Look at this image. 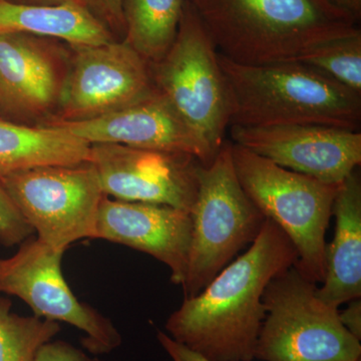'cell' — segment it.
Wrapping results in <instances>:
<instances>
[{
    "instance_id": "ac0fdd59",
    "label": "cell",
    "mask_w": 361,
    "mask_h": 361,
    "mask_svg": "<svg viewBox=\"0 0 361 361\" xmlns=\"http://www.w3.org/2000/svg\"><path fill=\"white\" fill-rule=\"evenodd\" d=\"M90 151L89 142L59 126L30 127L0 118V175L39 166L87 163Z\"/></svg>"
},
{
    "instance_id": "8fae6325",
    "label": "cell",
    "mask_w": 361,
    "mask_h": 361,
    "mask_svg": "<svg viewBox=\"0 0 361 361\" xmlns=\"http://www.w3.org/2000/svg\"><path fill=\"white\" fill-rule=\"evenodd\" d=\"M89 163L104 195L116 200L157 204L189 213L196 201L202 164L193 156L94 144Z\"/></svg>"
},
{
    "instance_id": "5bb4252c",
    "label": "cell",
    "mask_w": 361,
    "mask_h": 361,
    "mask_svg": "<svg viewBox=\"0 0 361 361\" xmlns=\"http://www.w3.org/2000/svg\"><path fill=\"white\" fill-rule=\"evenodd\" d=\"M49 39L0 35V118L25 125L59 108L68 63L65 51Z\"/></svg>"
},
{
    "instance_id": "cb8c5ba5",
    "label": "cell",
    "mask_w": 361,
    "mask_h": 361,
    "mask_svg": "<svg viewBox=\"0 0 361 361\" xmlns=\"http://www.w3.org/2000/svg\"><path fill=\"white\" fill-rule=\"evenodd\" d=\"M35 361H92V358L66 341H49L40 348Z\"/></svg>"
},
{
    "instance_id": "30bf717a",
    "label": "cell",
    "mask_w": 361,
    "mask_h": 361,
    "mask_svg": "<svg viewBox=\"0 0 361 361\" xmlns=\"http://www.w3.org/2000/svg\"><path fill=\"white\" fill-rule=\"evenodd\" d=\"M71 49L58 121L78 122L106 115L155 90L149 61L125 40Z\"/></svg>"
},
{
    "instance_id": "83f0119b",
    "label": "cell",
    "mask_w": 361,
    "mask_h": 361,
    "mask_svg": "<svg viewBox=\"0 0 361 361\" xmlns=\"http://www.w3.org/2000/svg\"><path fill=\"white\" fill-rule=\"evenodd\" d=\"M13 1L23 4H32V6H54L66 4V2H78V0H13Z\"/></svg>"
},
{
    "instance_id": "9a60e30c",
    "label": "cell",
    "mask_w": 361,
    "mask_h": 361,
    "mask_svg": "<svg viewBox=\"0 0 361 361\" xmlns=\"http://www.w3.org/2000/svg\"><path fill=\"white\" fill-rule=\"evenodd\" d=\"M192 219L173 207L110 200L104 197L97 214L96 237L148 254L167 266L173 283L186 277Z\"/></svg>"
},
{
    "instance_id": "ffe728a7",
    "label": "cell",
    "mask_w": 361,
    "mask_h": 361,
    "mask_svg": "<svg viewBox=\"0 0 361 361\" xmlns=\"http://www.w3.org/2000/svg\"><path fill=\"white\" fill-rule=\"evenodd\" d=\"M59 331V322L16 314L11 301L0 297V361H35L40 348Z\"/></svg>"
},
{
    "instance_id": "6da1fadb",
    "label": "cell",
    "mask_w": 361,
    "mask_h": 361,
    "mask_svg": "<svg viewBox=\"0 0 361 361\" xmlns=\"http://www.w3.org/2000/svg\"><path fill=\"white\" fill-rule=\"evenodd\" d=\"M296 262L290 240L266 219L245 253L198 294L185 297L166 322L168 336L212 360L253 361L266 314V287Z\"/></svg>"
},
{
    "instance_id": "44dd1931",
    "label": "cell",
    "mask_w": 361,
    "mask_h": 361,
    "mask_svg": "<svg viewBox=\"0 0 361 361\" xmlns=\"http://www.w3.org/2000/svg\"><path fill=\"white\" fill-rule=\"evenodd\" d=\"M296 61L324 73L361 94V32L327 40L304 52Z\"/></svg>"
},
{
    "instance_id": "5b68a950",
    "label": "cell",
    "mask_w": 361,
    "mask_h": 361,
    "mask_svg": "<svg viewBox=\"0 0 361 361\" xmlns=\"http://www.w3.org/2000/svg\"><path fill=\"white\" fill-rule=\"evenodd\" d=\"M192 234L185 297L213 279L244 247L257 238L266 218L240 184L232 142L224 141L212 163L199 170V187L191 212Z\"/></svg>"
},
{
    "instance_id": "f1b7e54d",
    "label": "cell",
    "mask_w": 361,
    "mask_h": 361,
    "mask_svg": "<svg viewBox=\"0 0 361 361\" xmlns=\"http://www.w3.org/2000/svg\"><path fill=\"white\" fill-rule=\"evenodd\" d=\"M11 1H13V0H11Z\"/></svg>"
},
{
    "instance_id": "4fadbf2b",
    "label": "cell",
    "mask_w": 361,
    "mask_h": 361,
    "mask_svg": "<svg viewBox=\"0 0 361 361\" xmlns=\"http://www.w3.org/2000/svg\"><path fill=\"white\" fill-rule=\"evenodd\" d=\"M47 123L63 128L90 145L118 144L187 154L204 166L210 165L217 155L156 87L141 101L106 115L78 122L52 120Z\"/></svg>"
},
{
    "instance_id": "d4e9b609",
    "label": "cell",
    "mask_w": 361,
    "mask_h": 361,
    "mask_svg": "<svg viewBox=\"0 0 361 361\" xmlns=\"http://www.w3.org/2000/svg\"><path fill=\"white\" fill-rule=\"evenodd\" d=\"M157 339L173 361H215L174 341L166 332L158 331Z\"/></svg>"
},
{
    "instance_id": "7c38bea8",
    "label": "cell",
    "mask_w": 361,
    "mask_h": 361,
    "mask_svg": "<svg viewBox=\"0 0 361 361\" xmlns=\"http://www.w3.org/2000/svg\"><path fill=\"white\" fill-rule=\"evenodd\" d=\"M234 144L281 167L339 185L361 164V133L322 125L230 126Z\"/></svg>"
},
{
    "instance_id": "7402d4cb",
    "label": "cell",
    "mask_w": 361,
    "mask_h": 361,
    "mask_svg": "<svg viewBox=\"0 0 361 361\" xmlns=\"http://www.w3.org/2000/svg\"><path fill=\"white\" fill-rule=\"evenodd\" d=\"M33 232L0 180V245H18L30 238Z\"/></svg>"
},
{
    "instance_id": "2e32d148",
    "label": "cell",
    "mask_w": 361,
    "mask_h": 361,
    "mask_svg": "<svg viewBox=\"0 0 361 361\" xmlns=\"http://www.w3.org/2000/svg\"><path fill=\"white\" fill-rule=\"evenodd\" d=\"M332 215L336 233L325 252V274L317 295L338 308L361 298V179L355 170L339 185Z\"/></svg>"
},
{
    "instance_id": "3957f363",
    "label": "cell",
    "mask_w": 361,
    "mask_h": 361,
    "mask_svg": "<svg viewBox=\"0 0 361 361\" xmlns=\"http://www.w3.org/2000/svg\"><path fill=\"white\" fill-rule=\"evenodd\" d=\"M229 90L230 126L322 125L360 130L361 94L299 61L234 63L218 54Z\"/></svg>"
},
{
    "instance_id": "603a6c76",
    "label": "cell",
    "mask_w": 361,
    "mask_h": 361,
    "mask_svg": "<svg viewBox=\"0 0 361 361\" xmlns=\"http://www.w3.org/2000/svg\"><path fill=\"white\" fill-rule=\"evenodd\" d=\"M106 30L125 35L122 0H78Z\"/></svg>"
},
{
    "instance_id": "e0dca14e",
    "label": "cell",
    "mask_w": 361,
    "mask_h": 361,
    "mask_svg": "<svg viewBox=\"0 0 361 361\" xmlns=\"http://www.w3.org/2000/svg\"><path fill=\"white\" fill-rule=\"evenodd\" d=\"M8 33L61 39L71 47L114 40L106 26L78 1L44 6L0 0V35Z\"/></svg>"
},
{
    "instance_id": "277c9868",
    "label": "cell",
    "mask_w": 361,
    "mask_h": 361,
    "mask_svg": "<svg viewBox=\"0 0 361 361\" xmlns=\"http://www.w3.org/2000/svg\"><path fill=\"white\" fill-rule=\"evenodd\" d=\"M232 158L247 196L295 247L296 267L311 281L322 283L325 237L341 184L288 170L234 142Z\"/></svg>"
},
{
    "instance_id": "484cf974",
    "label": "cell",
    "mask_w": 361,
    "mask_h": 361,
    "mask_svg": "<svg viewBox=\"0 0 361 361\" xmlns=\"http://www.w3.org/2000/svg\"><path fill=\"white\" fill-rule=\"evenodd\" d=\"M348 303L345 310L338 311L339 319L349 334L361 341V298Z\"/></svg>"
},
{
    "instance_id": "9c48e42d",
    "label": "cell",
    "mask_w": 361,
    "mask_h": 361,
    "mask_svg": "<svg viewBox=\"0 0 361 361\" xmlns=\"http://www.w3.org/2000/svg\"><path fill=\"white\" fill-rule=\"evenodd\" d=\"M63 253L39 238L26 239L14 255L0 259V293L18 297L37 317L84 331L82 344L92 355L110 353L122 336L108 318L73 293L61 271Z\"/></svg>"
},
{
    "instance_id": "ba28073f",
    "label": "cell",
    "mask_w": 361,
    "mask_h": 361,
    "mask_svg": "<svg viewBox=\"0 0 361 361\" xmlns=\"http://www.w3.org/2000/svg\"><path fill=\"white\" fill-rule=\"evenodd\" d=\"M2 185L37 238L56 250L94 239L104 195L87 163L39 166L0 175Z\"/></svg>"
},
{
    "instance_id": "4316f807",
    "label": "cell",
    "mask_w": 361,
    "mask_h": 361,
    "mask_svg": "<svg viewBox=\"0 0 361 361\" xmlns=\"http://www.w3.org/2000/svg\"><path fill=\"white\" fill-rule=\"evenodd\" d=\"M329 4L343 11L356 21L361 18V0H326Z\"/></svg>"
},
{
    "instance_id": "7a4b0ae2",
    "label": "cell",
    "mask_w": 361,
    "mask_h": 361,
    "mask_svg": "<svg viewBox=\"0 0 361 361\" xmlns=\"http://www.w3.org/2000/svg\"><path fill=\"white\" fill-rule=\"evenodd\" d=\"M218 52L246 66L296 61L316 45L357 30L326 0H186Z\"/></svg>"
},
{
    "instance_id": "d6986e66",
    "label": "cell",
    "mask_w": 361,
    "mask_h": 361,
    "mask_svg": "<svg viewBox=\"0 0 361 361\" xmlns=\"http://www.w3.org/2000/svg\"><path fill=\"white\" fill-rule=\"evenodd\" d=\"M185 0H122L125 42L149 63L174 42Z\"/></svg>"
},
{
    "instance_id": "8992f818",
    "label": "cell",
    "mask_w": 361,
    "mask_h": 361,
    "mask_svg": "<svg viewBox=\"0 0 361 361\" xmlns=\"http://www.w3.org/2000/svg\"><path fill=\"white\" fill-rule=\"evenodd\" d=\"M263 304L256 360L361 361L360 341L342 325L338 308L323 302L295 264L271 280Z\"/></svg>"
},
{
    "instance_id": "52a82bcc",
    "label": "cell",
    "mask_w": 361,
    "mask_h": 361,
    "mask_svg": "<svg viewBox=\"0 0 361 361\" xmlns=\"http://www.w3.org/2000/svg\"><path fill=\"white\" fill-rule=\"evenodd\" d=\"M217 49L186 0L174 42L151 65L156 90L218 153L231 118Z\"/></svg>"
}]
</instances>
